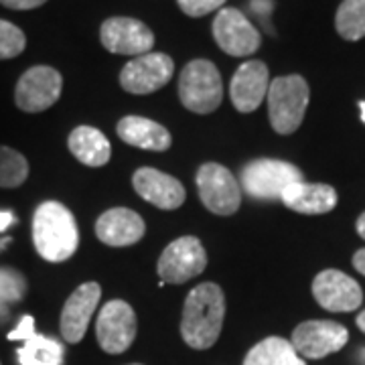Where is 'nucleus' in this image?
<instances>
[{
    "label": "nucleus",
    "instance_id": "nucleus-1",
    "mask_svg": "<svg viewBox=\"0 0 365 365\" xmlns=\"http://www.w3.org/2000/svg\"><path fill=\"white\" fill-rule=\"evenodd\" d=\"M225 294L215 282L197 284L185 299L181 319L182 341L197 351L213 347L222 335Z\"/></svg>",
    "mask_w": 365,
    "mask_h": 365
},
{
    "label": "nucleus",
    "instance_id": "nucleus-2",
    "mask_svg": "<svg viewBox=\"0 0 365 365\" xmlns=\"http://www.w3.org/2000/svg\"><path fill=\"white\" fill-rule=\"evenodd\" d=\"M33 244L43 260L53 264L69 260L79 246L73 213L59 201L41 203L33 215Z\"/></svg>",
    "mask_w": 365,
    "mask_h": 365
},
{
    "label": "nucleus",
    "instance_id": "nucleus-3",
    "mask_svg": "<svg viewBox=\"0 0 365 365\" xmlns=\"http://www.w3.org/2000/svg\"><path fill=\"white\" fill-rule=\"evenodd\" d=\"M309 83L300 76H284L270 81L268 116L274 132L292 134L300 128L309 108Z\"/></svg>",
    "mask_w": 365,
    "mask_h": 365
},
{
    "label": "nucleus",
    "instance_id": "nucleus-4",
    "mask_svg": "<svg viewBox=\"0 0 365 365\" xmlns=\"http://www.w3.org/2000/svg\"><path fill=\"white\" fill-rule=\"evenodd\" d=\"M179 98L189 112H215L223 100V81L220 69L207 59H195L187 63L179 78Z\"/></svg>",
    "mask_w": 365,
    "mask_h": 365
},
{
    "label": "nucleus",
    "instance_id": "nucleus-5",
    "mask_svg": "<svg viewBox=\"0 0 365 365\" xmlns=\"http://www.w3.org/2000/svg\"><path fill=\"white\" fill-rule=\"evenodd\" d=\"M299 181H304L300 169L292 163L276 158H256L240 175V187L258 201H276L290 185Z\"/></svg>",
    "mask_w": 365,
    "mask_h": 365
},
{
    "label": "nucleus",
    "instance_id": "nucleus-6",
    "mask_svg": "<svg viewBox=\"0 0 365 365\" xmlns=\"http://www.w3.org/2000/svg\"><path fill=\"white\" fill-rule=\"evenodd\" d=\"M197 191L205 207L215 215H234L242 205V187L234 173L220 163H205L197 170Z\"/></svg>",
    "mask_w": 365,
    "mask_h": 365
},
{
    "label": "nucleus",
    "instance_id": "nucleus-7",
    "mask_svg": "<svg viewBox=\"0 0 365 365\" xmlns=\"http://www.w3.org/2000/svg\"><path fill=\"white\" fill-rule=\"evenodd\" d=\"M207 268V252L195 235H182L170 242L158 258L157 270L160 282L185 284Z\"/></svg>",
    "mask_w": 365,
    "mask_h": 365
},
{
    "label": "nucleus",
    "instance_id": "nucleus-8",
    "mask_svg": "<svg viewBox=\"0 0 365 365\" xmlns=\"http://www.w3.org/2000/svg\"><path fill=\"white\" fill-rule=\"evenodd\" d=\"M136 313L126 300H108L98 314L96 337L100 347L110 355H118L130 349L136 339Z\"/></svg>",
    "mask_w": 365,
    "mask_h": 365
},
{
    "label": "nucleus",
    "instance_id": "nucleus-9",
    "mask_svg": "<svg viewBox=\"0 0 365 365\" xmlns=\"http://www.w3.org/2000/svg\"><path fill=\"white\" fill-rule=\"evenodd\" d=\"M61 90L63 78L57 69L49 66H35L26 69L19 79L14 90V102L23 112L37 114L49 110L59 100Z\"/></svg>",
    "mask_w": 365,
    "mask_h": 365
},
{
    "label": "nucleus",
    "instance_id": "nucleus-10",
    "mask_svg": "<svg viewBox=\"0 0 365 365\" xmlns=\"http://www.w3.org/2000/svg\"><path fill=\"white\" fill-rule=\"evenodd\" d=\"M173 71H175V63L169 55L155 51L144 53L122 67L120 86L128 93L146 96L165 88L173 78Z\"/></svg>",
    "mask_w": 365,
    "mask_h": 365
},
{
    "label": "nucleus",
    "instance_id": "nucleus-11",
    "mask_svg": "<svg viewBox=\"0 0 365 365\" xmlns=\"http://www.w3.org/2000/svg\"><path fill=\"white\" fill-rule=\"evenodd\" d=\"M213 39L220 49L232 57H248L260 49L258 29L237 9H222L213 21Z\"/></svg>",
    "mask_w": 365,
    "mask_h": 365
},
{
    "label": "nucleus",
    "instance_id": "nucleus-12",
    "mask_svg": "<svg viewBox=\"0 0 365 365\" xmlns=\"http://www.w3.org/2000/svg\"><path fill=\"white\" fill-rule=\"evenodd\" d=\"M349 341V331L335 321H304L292 331V347L300 357L323 359L341 351Z\"/></svg>",
    "mask_w": 365,
    "mask_h": 365
},
{
    "label": "nucleus",
    "instance_id": "nucleus-13",
    "mask_svg": "<svg viewBox=\"0 0 365 365\" xmlns=\"http://www.w3.org/2000/svg\"><path fill=\"white\" fill-rule=\"evenodd\" d=\"M100 39L106 51L116 55H144L155 47V33L138 19L112 16L100 29Z\"/></svg>",
    "mask_w": 365,
    "mask_h": 365
},
{
    "label": "nucleus",
    "instance_id": "nucleus-14",
    "mask_svg": "<svg viewBox=\"0 0 365 365\" xmlns=\"http://www.w3.org/2000/svg\"><path fill=\"white\" fill-rule=\"evenodd\" d=\"M314 300L331 313L357 311L364 302L361 287L341 270H323L313 280Z\"/></svg>",
    "mask_w": 365,
    "mask_h": 365
},
{
    "label": "nucleus",
    "instance_id": "nucleus-15",
    "mask_svg": "<svg viewBox=\"0 0 365 365\" xmlns=\"http://www.w3.org/2000/svg\"><path fill=\"white\" fill-rule=\"evenodd\" d=\"M102 299V287L98 282H83L78 287L63 304L61 311V335L67 343L76 345L86 337V331L90 327V321L98 304Z\"/></svg>",
    "mask_w": 365,
    "mask_h": 365
},
{
    "label": "nucleus",
    "instance_id": "nucleus-16",
    "mask_svg": "<svg viewBox=\"0 0 365 365\" xmlns=\"http://www.w3.org/2000/svg\"><path fill=\"white\" fill-rule=\"evenodd\" d=\"M268 88H270V73H268L266 63L256 61V59L246 61L237 67L230 83L232 104L237 112L250 114L258 110L262 102L266 100Z\"/></svg>",
    "mask_w": 365,
    "mask_h": 365
},
{
    "label": "nucleus",
    "instance_id": "nucleus-17",
    "mask_svg": "<svg viewBox=\"0 0 365 365\" xmlns=\"http://www.w3.org/2000/svg\"><path fill=\"white\" fill-rule=\"evenodd\" d=\"M132 187L146 203L158 209H179L185 203V187L163 170L143 167L132 175Z\"/></svg>",
    "mask_w": 365,
    "mask_h": 365
},
{
    "label": "nucleus",
    "instance_id": "nucleus-18",
    "mask_svg": "<svg viewBox=\"0 0 365 365\" xmlns=\"http://www.w3.org/2000/svg\"><path fill=\"white\" fill-rule=\"evenodd\" d=\"M144 220L128 207H114L104 211L96 222L98 240L112 248H128L144 237Z\"/></svg>",
    "mask_w": 365,
    "mask_h": 365
},
{
    "label": "nucleus",
    "instance_id": "nucleus-19",
    "mask_svg": "<svg viewBox=\"0 0 365 365\" xmlns=\"http://www.w3.org/2000/svg\"><path fill=\"white\" fill-rule=\"evenodd\" d=\"M280 201L302 215H323L337 205V191L323 182L299 181L288 187Z\"/></svg>",
    "mask_w": 365,
    "mask_h": 365
},
{
    "label": "nucleus",
    "instance_id": "nucleus-20",
    "mask_svg": "<svg viewBox=\"0 0 365 365\" xmlns=\"http://www.w3.org/2000/svg\"><path fill=\"white\" fill-rule=\"evenodd\" d=\"M120 140L143 150H155V153H163L170 148L173 144V136L170 132L158 124L150 118L143 116H126L118 122L116 126Z\"/></svg>",
    "mask_w": 365,
    "mask_h": 365
},
{
    "label": "nucleus",
    "instance_id": "nucleus-21",
    "mask_svg": "<svg viewBox=\"0 0 365 365\" xmlns=\"http://www.w3.org/2000/svg\"><path fill=\"white\" fill-rule=\"evenodd\" d=\"M67 146H69V153L78 158L81 165L93 167V169L108 165V160L112 157V146L104 132L91 126H78L69 134Z\"/></svg>",
    "mask_w": 365,
    "mask_h": 365
},
{
    "label": "nucleus",
    "instance_id": "nucleus-22",
    "mask_svg": "<svg viewBox=\"0 0 365 365\" xmlns=\"http://www.w3.org/2000/svg\"><path fill=\"white\" fill-rule=\"evenodd\" d=\"M244 365H307L292 343L282 337H268L256 343L246 355Z\"/></svg>",
    "mask_w": 365,
    "mask_h": 365
},
{
    "label": "nucleus",
    "instance_id": "nucleus-23",
    "mask_svg": "<svg viewBox=\"0 0 365 365\" xmlns=\"http://www.w3.org/2000/svg\"><path fill=\"white\" fill-rule=\"evenodd\" d=\"M16 355L21 365H63V345L39 333L23 341Z\"/></svg>",
    "mask_w": 365,
    "mask_h": 365
},
{
    "label": "nucleus",
    "instance_id": "nucleus-24",
    "mask_svg": "<svg viewBox=\"0 0 365 365\" xmlns=\"http://www.w3.org/2000/svg\"><path fill=\"white\" fill-rule=\"evenodd\" d=\"M335 26L343 39L359 41L365 37V0H343L337 9Z\"/></svg>",
    "mask_w": 365,
    "mask_h": 365
},
{
    "label": "nucleus",
    "instance_id": "nucleus-25",
    "mask_svg": "<svg viewBox=\"0 0 365 365\" xmlns=\"http://www.w3.org/2000/svg\"><path fill=\"white\" fill-rule=\"evenodd\" d=\"M29 177L26 158L11 146H0V187L14 189L21 187Z\"/></svg>",
    "mask_w": 365,
    "mask_h": 365
},
{
    "label": "nucleus",
    "instance_id": "nucleus-26",
    "mask_svg": "<svg viewBox=\"0 0 365 365\" xmlns=\"http://www.w3.org/2000/svg\"><path fill=\"white\" fill-rule=\"evenodd\" d=\"M26 294V278L14 268L0 266V309L19 302Z\"/></svg>",
    "mask_w": 365,
    "mask_h": 365
},
{
    "label": "nucleus",
    "instance_id": "nucleus-27",
    "mask_svg": "<svg viewBox=\"0 0 365 365\" xmlns=\"http://www.w3.org/2000/svg\"><path fill=\"white\" fill-rule=\"evenodd\" d=\"M25 33L13 23L0 19V59H13L25 51Z\"/></svg>",
    "mask_w": 365,
    "mask_h": 365
},
{
    "label": "nucleus",
    "instance_id": "nucleus-28",
    "mask_svg": "<svg viewBox=\"0 0 365 365\" xmlns=\"http://www.w3.org/2000/svg\"><path fill=\"white\" fill-rule=\"evenodd\" d=\"M181 11L187 16H205V14L213 13V11H222V6L227 0H177Z\"/></svg>",
    "mask_w": 365,
    "mask_h": 365
},
{
    "label": "nucleus",
    "instance_id": "nucleus-29",
    "mask_svg": "<svg viewBox=\"0 0 365 365\" xmlns=\"http://www.w3.org/2000/svg\"><path fill=\"white\" fill-rule=\"evenodd\" d=\"M35 333V319L33 317H23L21 321H19V325L14 327L13 331L9 333V339L11 341H25L29 339L31 335Z\"/></svg>",
    "mask_w": 365,
    "mask_h": 365
},
{
    "label": "nucleus",
    "instance_id": "nucleus-30",
    "mask_svg": "<svg viewBox=\"0 0 365 365\" xmlns=\"http://www.w3.org/2000/svg\"><path fill=\"white\" fill-rule=\"evenodd\" d=\"M45 2H47V0H0L2 6L13 9V11H31V9L43 6Z\"/></svg>",
    "mask_w": 365,
    "mask_h": 365
},
{
    "label": "nucleus",
    "instance_id": "nucleus-31",
    "mask_svg": "<svg viewBox=\"0 0 365 365\" xmlns=\"http://www.w3.org/2000/svg\"><path fill=\"white\" fill-rule=\"evenodd\" d=\"M14 222H16V217H14L13 211H9V209H2L0 211V232L9 230Z\"/></svg>",
    "mask_w": 365,
    "mask_h": 365
},
{
    "label": "nucleus",
    "instance_id": "nucleus-32",
    "mask_svg": "<svg viewBox=\"0 0 365 365\" xmlns=\"http://www.w3.org/2000/svg\"><path fill=\"white\" fill-rule=\"evenodd\" d=\"M353 266H355L357 272L365 276V248L359 250V252H355V256H353Z\"/></svg>",
    "mask_w": 365,
    "mask_h": 365
},
{
    "label": "nucleus",
    "instance_id": "nucleus-33",
    "mask_svg": "<svg viewBox=\"0 0 365 365\" xmlns=\"http://www.w3.org/2000/svg\"><path fill=\"white\" fill-rule=\"evenodd\" d=\"M357 234L365 240V211L359 215V220H357Z\"/></svg>",
    "mask_w": 365,
    "mask_h": 365
},
{
    "label": "nucleus",
    "instance_id": "nucleus-34",
    "mask_svg": "<svg viewBox=\"0 0 365 365\" xmlns=\"http://www.w3.org/2000/svg\"><path fill=\"white\" fill-rule=\"evenodd\" d=\"M357 327L365 333V311H361V313L357 314Z\"/></svg>",
    "mask_w": 365,
    "mask_h": 365
},
{
    "label": "nucleus",
    "instance_id": "nucleus-35",
    "mask_svg": "<svg viewBox=\"0 0 365 365\" xmlns=\"http://www.w3.org/2000/svg\"><path fill=\"white\" fill-rule=\"evenodd\" d=\"M359 110H361V120L365 122V102H359Z\"/></svg>",
    "mask_w": 365,
    "mask_h": 365
},
{
    "label": "nucleus",
    "instance_id": "nucleus-36",
    "mask_svg": "<svg viewBox=\"0 0 365 365\" xmlns=\"http://www.w3.org/2000/svg\"><path fill=\"white\" fill-rule=\"evenodd\" d=\"M130 365H140V364H130Z\"/></svg>",
    "mask_w": 365,
    "mask_h": 365
}]
</instances>
